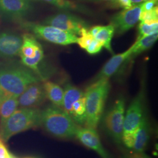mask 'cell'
Here are the masks:
<instances>
[{
  "instance_id": "obj_4",
  "label": "cell",
  "mask_w": 158,
  "mask_h": 158,
  "mask_svg": "<svg viewBox=\"0 0 158 158\" xmlns=\"http://www.w3.org/2000/svg\"><path fill=\"white\" fill-rule=\"evenodd\" d=\"M41 110L36 108H20L12 114L5 124L0 128V136L3 142L25 131L40 126Z\"/></svg>"
},
{
  "instance_id": "obj_12",
  "label": "cell",
  "mask_w": 158,
  "mask_h": 158,
  "mask_svg": "<svg viewBox=\"0 0 158 158\" xmlns=\"http://www.w3.org/2000/svg\"><path fill=\"white\" fill-rule=\"evenodd\" d=\"M47 97L43 87L40 82L29 85L18 97L20 108H36L45 102Z\"/></svg>"
},
{
  "instance_id": "obj_39",
  "label": "cell",
  "mask_w": 158,
  "mask_h": 158,
  "mask_svg": "<svg viewBox=\"0 0 158 158\" xmlns=\"http://www.w3.org/2000/svg\"></svg>"
},
{
  "instance_id": "obj_9",
  "label": "cell",
  "mask_w": 158,
  "mask_h": 158,
  "mask_svg": "<svg viewBox=\"0 0 158 158\" xmlns=\"http://www.w3.org/2000/svg\"><path fill=\"white\" fill-rule=\"evenodd\" d=\"M141 4L133 5L130 8L115 14L110 19V24L115 33L121 35L132 28L139 21Z\"/></svg>"
},
{
  "instance_id": "obj_16",
  "label": "cell",
  "mask_w": 158,
  "mask_h": 158,
  "mask_svg": "<svg viewBox=\"0 0 158 158\" xmlns=\"http://www.w3.org/2000/svg\"><path fill=\"white\" fill-rule=\"evenodd\" d=\"M22 38L23 44L19 54L20 57L34 58L40 51L43 49L41 44L34 35L31 33L23 34Z\"/></svg>"
},
{
  "instance_id": "obj_37",
  "label": "cell",
  "mask_w": 158,
  "mask_h": 158,
  "mask_svg": "<svg viewBox=\"0 0 158 158\" xmlns=\"http://www.w3.org/2000/svg\"><path fill=\"white\" fill-rule=\"evenodd\" d=\"M29 1H32V2H34V1H38V0H29Z\"/></svg>"
},
{
  "instance_id": "obj_22",
  "label": "cell",
  "mask_w": 158,
  "mask_h": 158,
  "mask_svg": "<svg viewBox=\"0 0 158 158\" xmlns=\"http://www.w3.org/2000/svg\"><path fill=\"white\" fill-rule=\"evenodd\" d=\"M114 34V29L111 24L106 26H102L94 38L101 42L103 47L105 48L108 51L113 53L111 40Z\"/></svg>"
},
{
  "instance_id": "obj_21",
  "label": "cell",
  "mask_w": 158,
  "mask_h": 158,
  "mask_svg": "<svg viewBox=\"0 0 158 158\" xmlns=\"http://www.w3.org/2000/svg\"><path fill=\"white\" fill-rule=\"evenodd\" d=\"M69 115L73 119L76 124L79 125H85L86 121V105L85 96L74 103Z\"/></svg>"
},
{
  "instance_id": "obj_32",
  "label": "cell",
  "mask_w": 158,
  "mask_h": 158,
  "mask_svg": "<svg viewBox=\"0 0 158 158\" xmlns=\"http://www.w3.org/2000/svg\"><path fill=\"white\" fill-rule=\"evenodd\" d=\"M124 158H151L144 152H134L126 156Z\"/></svg>"
},
{
  "instance_id": "obj_17",
  "label": "cell",
  "mask_w": 158,
  "mask_h": 158,
  "mask_svg": "<svg viewBox=\"0 0 158 158\" xmlns=\"http://www.w3.org/2000/svg\"><path fill=\"white\" fill-rule=\"evenodd\" d=\"M42 85L47 98L52 102V104L62 108L64 96L63 89L59 85L50 81H44Z\"/></svg>"
},
{
  "instance_id": "obj_11",
  "label": "cell",
  "mask_w": 158,
  "mask_h": 158,
  "mask_svg": "<svg viewBox=\"0 0 158 158\" xmlns=\"http://www.w3.org/2000/svg\"><path fill=\"white\" fill-rule=\"evenodd\" d=\"M75 137L85 147L93 150L102 158H112L103 147L100 136L95 128L79 127Z\"/></svg>"
},
{
  "instance_id": "obj_38",
  "label": "cell",
  "mask_w": 158,
  "mask_h": 158,
  "mask_svg": "<svg viewBox=\"0 0 158 158\" xmlns=\"http://www.w3.org/2000/svg\"><path fill=\"white\" fill-rule=\"evenodd\" d=\"M1 136H0V140H1Z\"/></svg>"
},
{
  "instance_id": "obj_18",
  "label": "cell",
  "mask_w": 158,
  "mask_h": 158,
  "mask_svg": "<svg viewBox=\"0 0 158 158\" xmlns=\"http://www.w3.org/2000/svg\"><path fill=\"white\" fill-rule=\"evenodd\" d=\"M62 108L69 115L74 103L85 96V93L78 87L70 83L65 85Z\"/></svg>"
},
{
  "instance_id": "obj_14",
  "label": "cell",
  "mask_w": 158,
  "mask_h": 158,
  "mask_svg": "<svg viewBox=\"0 0 158 158\" xmlns=\"http://www.w3.org/2000/svg\"><path fill=\"white\" fill-rule=\"evenodd\" d=\"M134 45L131 46L129 49L124 52L114 55L104 66L100 72L94 79V81L100 79H109L117 72L119 67L123 63L127 61L130 56Z\"/></svg>"
},
{
  "instance_id": "obj_10",
  "label": "cell",
  "mask_w": 158,
  "mask_h": 158,
  "mask_svg": "<svg viewBox=\"0 0 158 158\" xmlns=\"http://www.w3.org/2000/svg\"><path fill=\"white\" fill-rule=\"evenodd\" d=\"M32 8L29 0H0V15L8 19L21 20Z\"/></svg>"
},
{
  "instance_id": "obj_33",
  "label": "cell",
  "mask_w": 158,
  "mask_h": 158,
  "mask_svg": "<svg viewBox=\"0 0 158 158\" xmlns=\"http://www.w3.org/2000/svg\"><path fill=\"white\" fill-rule=\"evenodd\" d=\"M101 27H102V25L94 26V27H91V28L89 29V32L94 38L96 36L97 34L98 33V32L99 31L100 29L101 28Z\"/></svg>"
},
{
  "instance_id": "obj_20",
  "label": "cell",
  "mask_w": 158,
  "mask_h": 158,
  "mask_svg": "<svg viewBox=\"0 0 158 158\" xmlns=\"http://www.w3.org/2000/svg\"><path fill=\"white\" fill-rule=\"evenodd\" d=\"M158 38V34L156 33L145 36L136 40L135 42L133 44L134 47L128 59L137 56L145 51L150 49L157 41Z\"/></svg>"
},
{
  "instance_id": "obj_13",
  "label": "cell",
  "mask_w": 158,
  "mask_h": 158,
  "mask_svg": "<svg viewBox=\"0 0 158 158\" xmlns=\"http://www.w3.org/2000/svg\"><path fill=\"white\" fill-rule=\"evenodd\" d=\"M22 44V36L10 31L0 32V57L5 59L18 56Z\"/></svg>"
},
{
  "instance_id": "obj_23",
  "label": "cell",
  "mask_w": 158,
  "mask_h": 158,
  "mask_svg": "<svg viewBox=\"0 0 158 158\" xmlns=\"http://www.w3.org/2000/svg\"><path fill=\"white\" fill-rule=\"evenodd\" d=\"M52 6L63 10H72L83 12L84 14H90V11L85 6L80 5L70 0H42Z\"/></svg>"
},
{
  "instance_id": "obj_25",
  "label": "cell",
  "mask_w": 158,
  "mask_h": 158,
  "mask_svg": "<svg viewBox=\"0 0 158 158\" xmlns=\"http://www.w3.org/2000/svg\"><path fill=\"white\" fill-rule=\"evenodd\" d=\"M139 21L149 24L158 23V6H155L149 11H141Z\"/></svg>"
},
{
  "instance_id": "obj_8",
  "label": "cell",
  "mask_w": 158,
  "mask_h": 158,
  "mask_svg": "<svg viewBox=\"0 0 158 158\" xmlns=\"http://www.w3.org/2000/svg\"><path fill=\"white\" fill-rule=\"evenodd\" d=\"M42 24L53 26L77 36H80L83 29H89V25L84 19L68 12H62L47 17Z\"/></svg>"
},
{
  "instance_id": "obj_5",
  "label": "cell",
  "mask_w": 158,
  "mask_h": 158,
  "mask_svg": "<svg viewBox=\"0 0 158 158\" xmlns=\"http://www.w3.org/2000/svg\"><path fill=\"white\" fill-rule=\"evenodd\" d=\"M20 26L36 38L56 45L67 46L77 44L78 36L53 26L31 22H22Z\"/></svg>"
},
{
  "instance_id": "obj_24",
  "label": "cell",
  "mask_w": 158,
  "mask_h": 158,
  "mask_svg": "<svg viewBox=\"0 0 158 158\" xmlns=\"http://www.w3.org/2000/svg\"><path fill=\"white\" fill-rule=\"evenodd\" d=\"M138 30L139 35L137 38V40L145 36L158 33V23L149 24L143 22H141L138 27Z\"/></svg>"
},
{
  "instance_id": "obj_1",
  "label": "cell",
  "mask_w": 158,
  "mask_h": 158,
  "mask_svg": "<svg viewBox=\"0 0 158 158\" xmlns=\"http://www.w3.org/2000/svg\"><path fill=\"white\" fill-rule=\"evenodd\" d=\"M41 81L23 64H8L0 68V102L11 96L19 97L29 85Z\"/></svg>"
},
{
  "instance_id": "obj_2",
  "label": "cell",
  "mask_w": 158,
  "mask_h": 158,
  "mask_svg": "<svg viewBox=\"0 0 158 158\" xmlns=\"http://www.w3.org/2000/svg\"><path fill=\"white\" fill-rule=\"evenodd\" d=\"M40 125L49 134L61 139L75 137L79 127L62 108L53 104L41 111Z\"/></svg>"
},
{
  "instance_id": "obj_28",
  "label": "cell",
  "mask_w": 158,
  "mask_h": 158,
  "mask_svg": "<svg viewBox=\"0 0 158 158\" xmlns=\"http://www.w3.org/2000/svg\"><path fill=\"white\" fill-rule=\"evenodd\" d=\"M102 48L103 46L102 43L94 38V40L91 43L90 45L86 48L85 51L90 55H96L102 51Z\"/></svg>"
},
{
  "instance_id": "obj_15",
  "label": "cell",
  "mask_w": 158,
  "mask_h": 158,
  "mask_svg": "<svg viewBox=\"0 0 158 158\" xmlns=\"http://www.w3.org/2000/svg\"><path fill=\"white\" fill-rule=\"evenodd\" d=\"M151 132V126L147 114L142 119L136 132L135 142L132 150L134 152H144Z\"/></svg>"
},
{
  "instance_id": "obj_35",
  "label": "cell",
  "mask_w": 158,
  "mask_h": 158,
  "mask_svg": "<svg viewBox=\"0 0 158 158\" xmlns=\"http://www.w3.org/2000/svg\"><path fill=\"white\" fill-rule=\"evenodd\" d=\"M130 1L132 5H135V4H141V2H143L147 0H130Z\"/></svg>"
},
{
  "instance_id": "obj_34",
  "label": "cell",
  "mask_w": 158,
  "mask_h": 158,
  "mask_svg": "<svg viewBox=\"0 0 158 158\" xmlns=\"http://www.w3.org/2000/svg\"><path fill=\"white\" fill-rule=\"evenodd\" d=\"M87 2H108L111 4L113 3L115 0H82Z\"/></svg>"
},
{
  "instance_id": "obj_27",
  "label": "cell",
  "mask_w": 158,
  "mask_h": 158,
  "mask_svg": "<svg viewBox=\"0 0 158 158\" xmlns=\"http://www.w3.org/2000/svg\"><path fill=\"white\" fill-rule=\"evenodd\" d=\"M136 132V130L131 132H123L122 143L127 148L132 149L135 142Z\"/></svg>"
},
{
  "instance_id": "obj_29",
  "label": "cell",
  "mask_w": 158,
  "mask_h": 158,
  "mask_svg": "<svg viewBox=\"0 0 158 158\" xmlns=\"http://www.w3.org/2000/svg\"><path fill=\"white\" fill-rule=\"evenodd\" d=\"M158 0H147L141 3V11H147L152 9L157 4Z\"/></svg>"
},
{
  "instance_id": "obj_26",
  "label": "cell",
  "mask_w": 158,
  "mask_h": 158,
  "mask_svg": "<svg viewBox=\"0 0 158 158\" xmlns=\"http://www.w3.org/2000/svg\"><path fill=\"white\" fill-rule=\"evenodd\" d=\"M94 40V38L89 33V29L84 28L82 29L80 37L77 38V44L82 49L85 50Z\"/></svg>"
},
{
  "instance_id": "obj_3",
  "label": "cell",
  "mask_w": 158,
  "mask_h": 158,
  "mask_svg": "<svg viewBox=\"0 0 158 158\" xmlns=\"http://www.w3.org/2000/svg\"><path fill=\"white\" fill-rule=\"evenodd\" d=\"M110 90L109 79L94 81L85 93L86 105L85 127L95 128L101 120Z\"/></svg>"
},
{
  "instance_id": "obj_36",
  "label": "cell",
  "mask_w": 158,
  "mask_h": 158,
  "mask_svg": "<svg viewBox=\"0 0 158 158\" xmlns=\"http://www.w3.org/2000/svg\"><path fill=\"white\" fill-rule=\"evenodd\" d=\"M8 158H18L16 157V156H15L14 155H13L12 154H11V155H10V156Z\"/></svg>"
},
{
  "instance_id": "obj_6",
  "label": "cell",
  "mask_w": 158,
  "mask_h": 158,
  "mask_svg": "<svg viewBox=\"0 0 158 158\" xmlns=\"http://www.w3.org/2000/svg\"><path fill=\"white\" fill-rule=\"evenodd\" d=\"M125 101L121 96L106 113L102 119V125L108 135L117 145L122 144L124 132Z\"/></svg>"
},
{
  "instance_id": "obj_30",
  "label": "cell",
  "mask_w": 158,
  "mask_h": 158,
  "mask_svg": "<svg viewBox=\"0 0 158 158\" xmlns=\"http://www.w3.org/2000/svg\"><path fill=\"white\" fill-rule=\"evenodd\" d=\"M111 5L114 6L121 7L124 9L130 8L133 6L130 0H115Z\"/></svg>"
},
{
  "instance_id": "obj_19",
  "label": "cell",
  "mask_w": 158,
  "mask_h": 158,
  "mask_svg": "<svg viewBox=\"0 0 158 158\" xmlns=\"http://www.w3.org/2000/svg\"><path fill=\"white\" fill-rule=\"evenodd\" d=\"M19 106L18 97L11 96L0 102V128L2 127Z\"/></svg>"
},
{
  "instance_id": "obj_31",
  "label": "cell",
  "mask_w": 158,
  "mask_h": 158,
  "mask_svg": "<svg viewBox=\"0 0 158 158\" xmlns=\"http://www.w3.org/2000/svg\"><path fill=\"white\" fill-rule=\"evenodd\" d=\"M11 153L9 152L6 147L4 145L3 141L0 140V158H8L10 155Z\"/></svg>"
},
{
  "instance_id": "obj_7",
  "label": "cell",
  "mask_w": 158,
  "mask_h": 158,
  "mask_svg": "<svg viewBox=\"0 0 158 158\" xmlns=\"http://www.w3.org/2000/svg\"><path fill=\"white\" fill-rule=\"evenodd\" d=\"M145 88V83H142L138 93L132 100L125 113L124 132L136 130L147 115Z\"/></svg>"
}]
</instances>
